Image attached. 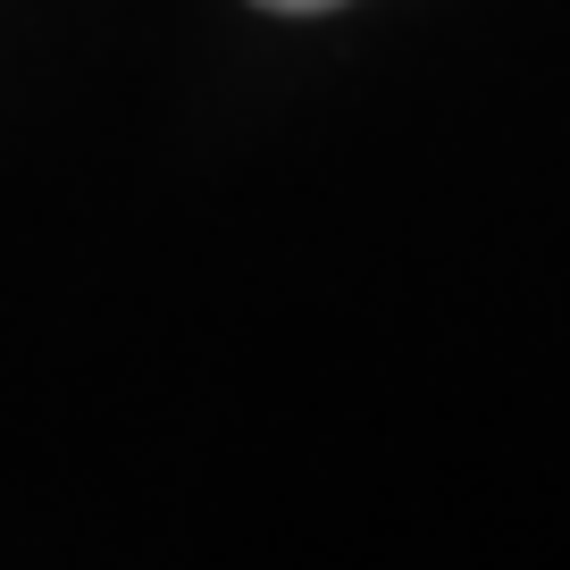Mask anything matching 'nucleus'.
I'll use <instances>...</instances> for the list:
<instances>
[{
    "mask_svg": "<svg viewBox=\"0 0 570 570\" xmlns=\"http://www.w3.org/2000/svg\"><path fill=\"white\" fill-rule=\"evenodd\" d=\"M252 9H268V18H327V9H344V0H252Z\"/></svg>",
    "mask_w": 570,
    "mask_h": 570,
    "instance_id": "f257e3e1",
    "label": "nucleus"
}]
</instances>
